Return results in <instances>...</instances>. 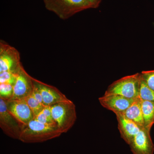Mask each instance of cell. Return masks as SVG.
Returning <instances> with one entry per match:
<instances>
[{
	"mask_svg": "<svg viewBox=\"0 0 154 154\" xmlns=\"http://www.w3.org/2000/svg\"><path fill=\"white\" fill-rule=\"evenodd\" d=\"M27 104L32 110L34 117L41 113L45 107L44 105L39 103L32 96V94L25 98Z\"/></svg>",
	"mask_w": 154,
	"mask_h": 154,
	"instance_id": "obj_16",
	"label": "cell"
},
{
	"mask_svg": "<svg viewBox=\"0 0 154 154\" xmlns=\"http://www.w3.org/2000/svg\"><path fill=\"white\" fill-rule=\"evenodd\" d=\"M32 95L39 103L43 105V99H42L41 92L37 86L34 84V82H33V89Z\"/></svg>",
	"mask_w": 154,
	"mask_h": 154,
	"instance_id": "obj_21",
	"label": "cell"
},
{
	"mask_svg": "<svg viewBox=\"0 0 154 154\" xmlns=\"http://www.w3.org/2000/svg\"><path fill=\"white\" fill-rule=\"evenodd\" d=\"M45 8L66 20L81 11L92 8L87 0H43Z\"/></svg>",
	"mask_w": 154,
	"mask_h": 154,
	"instance_id": "obj_2",
	"label": "cell"
},
{
	"mask_svg": "<svg viewBox=\"0 0 154 154\" xmlns=\"http://www.w3.org/2000/svg\"><path fill=\"white\" fill-rule=\"evenodd\" d=\"M142 110L144 120V128L150 131L154 124V103L142 100Z\"/></svg>",
	"mask_w": 154,
	"mask_h": 154,
	"instance_id": "obj_14",
	"label": "cell"
},
{
	"mask_svg": "<svg viewBox=\"0 0 154 154\" xmlns=\"http://www.w3.org/2000/svg\"><path fill=\"white\" fill-rule=\"evenodd\" d=\"M127 118L134 122L140 127L144 128V120L142 110V100L139 96L134 99L131 105L122 113Z\"/></svg>",
	"mask_w": 154,
	"mask_h": 154,
	"instance_id": "obj_13",
	"label": "cell"
},
{
	"mask_svg": "<svg viewBox=\"0 0 154 154\" xmlns=\"http://www.w3.org/2000/svg\"><path fill=\"white\" fill-rule=\"evenodd\" d=\"M22 65L19 51L5 42H0V72L5 71L17 74Z\"/></svg>",
	"mask_w": 154,
	"mask_h": 154,
	"instance_id": "obj_5",
	"label": "cell"
},
{
	"mask_svg": "<svg viewBox=\"0 0 154 154\" xmlns=\"http://www.w3.org/2000/svg\"><path fill=\"white\" fill-rule=\"evenodd\" d=\"M63 134L56 124H46L31 120L22 130L19 140L25 143L43 142L60 136Z\"/></svg>",
	"mask_w": 154,
	"mask_h": 154,
	"instance_id": "obj_1",
	"label": "cell"
},
{
	"mask_svg": "<svg viewBox=\"0 0 154 154\" xmlns=\"http://www.w3.org/2000/svg\"><path fill=\"white\" fill-rule=\"evenodd\" d=\"M134 99H128L117 94H105L99 97V101L102 107L113 111L115 114L124 112Z\"/></svg>",
	"mask_w": 154,
	"mask_h": 154,
	"instance_id": "obj_10",
	"label": "cell"
},
{
	"mask_svg": "<svg viewBox=\"0 0 154 154\" xmlns=\"http://www.w3.org/2000/svg\"><path fill=\"white\" fill-rule=\"evenodd\" d=\"M0 128L9 137L19 140L24 127L9 112L5 100L0 98Z\"/></svg>",
	"mask_w": 154,
	"mask_h": 154,
	"instance_id": "obj_6",
	"label": "cell"
},
{
	"mask_svg": "<svg viewBox=\"0 0 154 154\" xmlns=\"http://www.w3.org/2000/svg\"><path fill=\"white\" fill-rule=\"evenodd\" d=\"M34 119L37 121L44 124L56 125L54 121L49 119L42 112L35 116Z\"/></svg>",
	"mask_w": 154,
	"mask_h": 154,
	"instance_id": "obj_20",
	"label": "cell"
},
{
	"mask_svg": "<svg viewBox=\"0 0 154 154\" xmlns=\"http://www.w3.org/2000/svg\"><path fill=\"white\" fill-rule=\"evenodd\" d=\"M17 74L8 71L0 72V84L5 83L14 86L17 80Z\"/></svg>",
	"mask_w": 154,
	"mask_h": 154,
	"instance_id": "obj_18",
	"label": "cell"
},
{
	"mask_svg": "<svg viewBox=\"0 0 154 154\" xmlns=\"http://www.w3.org/2000/svg\"><path fill=\"white\" fill-rule=\"evenodd\" d=\"M139 96L143 101H149L154 103V91L147 86L141 78Z\"/></svg>",
	"mask_w": 154,
	"mask_h": 154,
	"instance_id": "obj_15",
	"label": "cell"
},
{
	"mask_svg": "<svg viewBox=\"0 0 154 154\" xmlns=\"http://www.w3.org/2000/svg\"><path fill=\"white\" fill-rule=\"evenodd\" d=\"M91 4L92 8H96L99 7L102 0H87Z\"/></svg>",
	"mask_w": 154,
	"mask_h": 154,
	"instance_id": "obj_23",
	"label": "cell"
},
{
	"mask_svg": "<svg viewBox=\"0 0 154 154\" xmlns=\"http://www.w3.org/2000/svg\"><path fill=\"white\" fill-rule=\"evenodd\" d=\"M33 78L28 74L22 65L17 72L14 93L11 99H25L31 95L33 89Z\"/></svg>",
	"mask_w": 154,
	"mask_h": 154,
	"instance_id": "obj_8",
	"label": "cell"
},
{
	"mask_svg": "<svg viewBox=\"0 0 154 154\" xmlns=\"http://www.w3.org/2000/svg\"><path fill=\"white\" fill-rule=\"evenodd\" d=\"M118 122V128L122 138L129 145L141 128L134 122L127 118L122 113H115Z\"/></svg>",
	"mask_w": 154,
	"mask_h": 154,
	"instance_id": "obj_12",
	"label": "cell"
},
{
	"mask_svg": "<svg viewBox=\"0 0 154 154\" xmlns=\"http://www.w3.org/2000/svg\"><path fill=\"white\" fill-rule=\"evenodd\" d=\"M14 93V86L8 84H0V98L5 100H10Z\"/></svg>",
	"mask_w": 154,
	"mask_h": 154,
	"instance_id": "obj_17",
	"label": "cell"
},
{
	"mask_svg": "<svg viewBox=\"0 0 154 154\" xmlns=\"http://www.w3.org/2000/svg\"><path fill=\"white\" fill-rule=\"evenodd\" d=\"M140 73L128 75L116 81L108 86L105 94H115L134 99L139 96Z\"/></svg>",
	"mask_w": 154,
	"mask_h": 154,
	"instance_id": "obj_4",
	"label": "cell"
},
{
	"mask_svg": "<svg viewBox=\"0 0 154 154\" xmlns=\"http://www.w3.org/2000/svg\"><path fill=\"white\" fill-rule=\"evenodd\" d=\"M33 82L41 92L44 106H51L70 100L58 89L33 78Z\"/></svg>",
	"mask_w": 154,
	"mask_h": 154,
	"instance_id": "obj_11",
	"label": "cell"
},
{
	"mask_svg": "<svg viewBox=\"0 0 154 154\" xmlns=\"http://www.w3.org/2000/svg\"><path fill=\"white\" fill-rule=\"evenodd\" d=\"M42 112L45 115L52 121H54L53 119L52 116V113H51V106H45L43 108V110Z\"/></svg>",
	"mask_w": 154,
	"mask_h": 154,
	"instance_id": "obj_22",
	"label": "cell"
},
{
	"mask_svg": "<svg viewBox=\"0 0 154 154\" xmlns=\"http://www.w3.org/2000/svg\"><path fill=\"white\" fill-rule=\"evenodd\" d=\"M5 101L9 112L24 127L34 119L33 112L25 99Z\"/></svg>",
	"mask_w": 154,
	"mask_h": 154,
	"instance_id": "obj_7",
	"label": "cell"
},
{
	"mask_svg": "<svg viewBox=\"0 0 154 154\" xmlns=\"http://www.w3.org/2000/svg\"><path fill=\"white\" fill-rule=\"evenodd\" d=\"M133 154H154V145L150 131L141 128L129 145Z\"/></svg>",
	"mask_w": 154,
	"mask_h": 154,
	"instance_id": "obj_9",
	"label": "cell"
},
{
	"mask_svg": "<svg viewBox=\"0 0 154 154\" xmlns=\"http://www.w3.org/2000/svg\"><path fill=\"white\" fill-rule=\"evenodd\" d=\"M140 77L149 88L154 91V70L143 71L140 73Z\"/></svg>",
	"mask_w": 154,
	"mask_h": 154,
	"instance_id": "obj_19",
	"label": "cell"
},
{
	"mask_svg": "<svg viewBox=\"0 0 154 154\" xmlns=\"http://www.w3.org/2000/svg\"><path fill=\"white\" fill-rule=\"evenodd\" d=\"M53 119L62 133H66L72 127L76 120V107L70 100L51 105Z\"/></svg>",
	"mask_w": 154,
	"mask_h": 154,
	"instance_id": "obj_3",
	"label": "cell"
}]
</instances>
